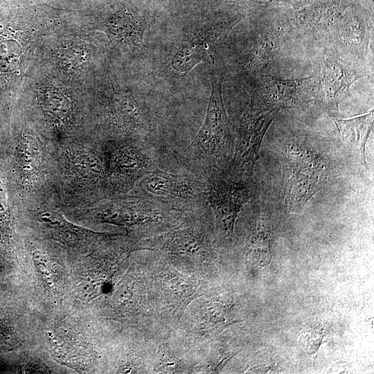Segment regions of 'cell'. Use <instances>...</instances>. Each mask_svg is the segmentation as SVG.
Masks as SVG:
<instances>
[{"mask_svg":"<svg viewBox=\"0 0 374 374\" xmlns=\"http://www.w3.org/2000/svg\"><path fill=\"white\" fill-rule=\"evenodd\" d=\"M109 174L114 178L132 184L156 168L149 147L135 144L112 147L106 153Z\"/></svg>","mask_w":374,"mask_h":374,"instance_id":"cell-10","label":"cell"},{"mask_svg":"<svg viewBox=\"0 0 374 374\" xmlns=\"http://www.w3.org/2000/svg\"><path fill=\"white\" fill-rule=\"evenodd\" d=\"M139 186L143 195L177 210L198 209L208 204L206 181L166 172L157 168L141 179Z\"/></svg>","mask_w":374,"mask_h":374,"instance_id":"cell-3","label":"cell"},{"mask_svg":"<svg viewBox=\"0 0 374 374\" xmlns=\"http://www.w3.org/2000/svg\"><path fill=\"white\" fill-rule=\"evenodd\" d=\"M236 141L222 97V78L213 75L211 92L203 124L188 147L187 157L206 175H224L233 157Z\"/></svg>","mask_w":374,"mask_h":374,"instance_id":"cell-1","label":"cell"},{"mask_svg":"<svg viewBox=\"0 0 374 374\" xmlns=\"http://www.w3.org/2000/svg\"><path fill=\"white\" fill-rule=\"evenodd\" d=\"M314 100L328 109H337L349 95L351 85L362 76L360 69L335 55H323L317 62Z\"/></svg>","mask_w":374,"mask_h":374,"instance_id":"cell-5","label":"cell"},{"mask_svg":"<svg viewBox=\"0 0 374 374\" xmlns=\"http://www.w3.org/2000/svg\"><path fill=\"white\" fill-rule=\"evenodd\" d=\"M207 203L213 211L217 226L225 234L232 233L238 213L253 196V183L232 180L224 175L206 180Z\"/></svg>","mask_w":374,"mask_h":374,"instance_id":"cell-7","label":"cell"},{"mask_svg":"<svg viewBox=\"0 0 374 374\" xmlns=\"http://www.w3.org/2000/svg\"><path fill=\"white\" fill-rule=\"evenodd\" d=\"M251 250L258 257L268 260L271 259V235L266 217L257 215L251 238Z\"/></svg>","mask_w":374,"mask_h":374,"instance_id":"cell-16","label":"cell"},{"mask_svg":"<svg viewBox=\"0 0 374 374\" xmlns=\"http://www.w3.org/2000/svg\"><path fill=\"white\" fill-rule=\"evenodd\" d=\"M292 29L291 24L280 21L263 33L251 51L244 67L248 70H254L268 64L277 50L287 39Z\"/></svg>","mask_w":374,"mask_h":374,"instance_id":"cell-13","label":"cell"},{"mask_svg":"<svg viewBox=\"0 0 374 374\" xmlns=\"http://www.w3.org/2000/svg\"><path fill=\"white\" fill-rule=\"evenodd\" d=\"M8 204L6 192L0 184V218H3L8 214Z\"/></svg>","mask_w":374,"mask_h":374,"instance_id":"cell-21","label":"cell"},{"mask_svg":"<svg viewBox=\"0 0 374 374\" xmlns=\"http://www.w3.org/2000/svg\"><path fill=\"white\" fill-rule=\"evenodd\" d=\"M107 28L111 38L116 42L137 46L143 41L145 24L138 15H116L107 21Z\"/></svg>","mask_w":374,"mask_h":374,"instance_id":"cell-15","label":"cell"},{"mask_svg":"<svg viewBox=\"0 0 374 374\" xmlns=\"http://www.w3.org/2000/svg\"><path fill=\"white\" fill-rule=\"evenodd\" d=\"M110 107L114 118L119 123L147 137L151 134L150 117L131 96L122 92L115 93L112 96Z\"/></svg>","mask_w":374,"mask_h":374,"instance_id":"cell-14","label":"cell"},{"mask_svg":"<svg viewBox=\"0 0 374 374\" xmlns=\"http://www.w3.org/2000/svg\"><path fill=\"white\" fill-rule=\"evenodd\" d=\"M278 112L248 113L236 137L233 157L224 175L236 181L253 183V170L262 141Z\"/></svg>","mask_w":374,"mask_h":374,"instance_id":"cell-6","label":"cell"},{"mask_svg":"<svg viewBox=\"0 0 374 374\" xmlns=\"http://www.w3.org/2000/svg\"><path fill=\"white\" fill-rule=\"evenodd\" d=\"M365 1H367L368 2H373V0H365Z\"/></svg>","mask_w":374,"mask_h":374,"instance_id":"cell-22","label":"cell"},{"mask_svg":"<svg viewBox=\"0 0 374 374\" xmlns=\"http://www.w3.org/2000/svg\"><path fill=\"white\" fill-rule=\"evenodd\" d=\"M314 100L313 76L280 79L272 75L259 78L253 88L249 113L258 114L294 108Z\"/></svg>","mask_w":374,"mask_h":374,"instance_id":"cell-4","label":"cell"},{"mask_svg":"<svg viewBox=\"0 0 374 374\" xmlns=\"http://www.w3.org/2000/svg\"><path fill=\"white\" fill-rule=\"evenodd\" d=\"M286 156L284 199L287 211L296 213L321 189L328 163L319 153L297 143L287 146Z\"/></svg>","mask_w":374,"mask_h":374,"instance_id":"cell-2","label":"cell"},{"mask_svg":"<svg viewBox=\"0 0 374 374\" xmlns=\"http://www.w3.org/2000/svg\"><path fill=\"white\" fill-rule=\"evenodd\" d=\"M335 123L346 151L357 164L368 172L366 144L373 127V111L346 119L335 118Z\"/></svg>","mask_w":374,"mask_h":374,"instance_id":"cell-11","label":"cell"},{"mask_svg":"<svg viewBox=\"0 0 374 374\" xmlns=\"http://www.w3.org/2000/svg\"><path fill=\"white\" fill-rule=\"evenodd\" d=\"M330 29L339 46L357 57L366 55L371 30L367 20L358 12L350 10L339 16Z\"/></svg>","mask_w":374,"mask_h":374,"instance_id":"cell-12","label":"cell"},{"mask_svg":"<svg viewBox=\"0 0 374 374\" xmlns=\"http://www.w3.org/2000/svg\"><path fill=\"white\" fill-rule=\"evenodd\" d=\"M73 166L79 175L90 179H100L103 175V166L95 156L79 155L73 161Z\"/></svg>","mask_w":374,"mask_h":374,"instance_id":"cell-18","label":"cell"},{"mask_svg":"<svg viewBox=\"0 0 374 374\" xmlns=\"http://www.w3.org/2000/svg\"><path fill=\"white\" fill-rule=\"evenodd\" d=\"M34 262L46 282L52 283L49 262L46 256L41 251L35 250L32 253Z\"/></svg>","mask_w":374,"mask_h":374,"instance_id":"cell-19","label":"cell"},{"mask_svg":"<svg viewBox=\"0 0 374 374\" xmlns=\"http://www.w3.org/2000/svg\"><path fill=\"white\" fill-rule=\"evenodd\" d=\"M242 17L240 14L219 17L193 37L183 41L172 56L171 66L181 74L189 71L206 57L213 59L217 46Z\"/></svg>","mask_w":374,"mask_h":374,"instance_id":"cell-8","label":"cell"},{"mask_svg":"<svg viewBox=\"0 0 374 374\" xmlns=\"http://www.w3.org/2000/svg\"><path fill=\"white\" fill-rule=\"evenodd\" d=\"M181 211L146 196L117 201L103 208L100 219L120 226H133L165 221L173 213Z\"/></svg>","mask_w":374,"mask_h":374,"instance_id":"cell-9","label":"cell"},{"mask_svg":"<svg viewBox=\"0 0 374 374\" xmlns=\"http://www.w3.org/2000/svg\"><path fill=\"white\" fill-rule=\"evenodd\" d=\"M262 5L301 6L308 0H246Z\"/></svg>","mask_w":374,"mask_h":374,"instance_id":"cell-20","label":"cell"},{"mask_svg":"<svg viewBox=\"0 0 374 374\" xmlns=\"http://www.w3.org/2000/svg\"><path fill=\"white\" fill-rule=\"evenodd\" d=\"M19 163L26 171H30L37 166L39 150L36 141L30 136H23L17 148Z\"/></svg>","mask_w":374,"mask_h":374,"instance_id":"cell-17","label":"cell"}]
</instances>
